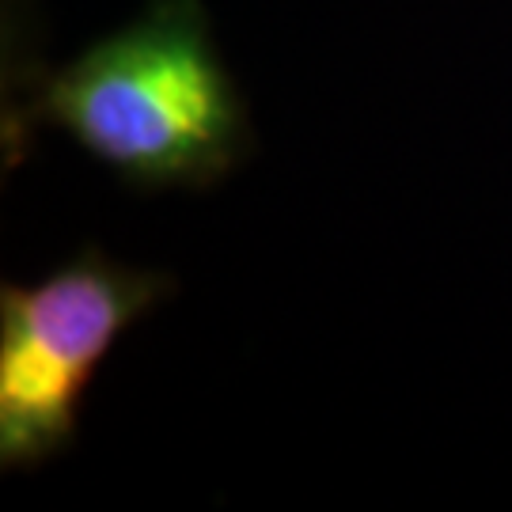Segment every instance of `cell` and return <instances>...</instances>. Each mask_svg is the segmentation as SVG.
<instances>
[{"instance_id": "7a4b0ae2", "label": "cell", "mask_w": 512, "mask_h": 512, "mask_svg": "<svg viewBox=\"0 0 512 512\" xmlns=\"http://www.w3.org/2000/svg\"><path fill=\"white\" fill-rule=\"evenodd\" d=\"M175 296V277L80 247L38 281L0 285V467L35 471L80 433L99 368L129 327Z\"/></svg>"}, {"instance_id": "6da1fadb", "label": "cell", "mask_w": 512, "mask_h": 512, "mask_svg": "<svg viewBox=\"0 0 512 512\" xmlns=\"http://www.w3.org/2000/svg\"><path fill=\"white\" fill-rule=\"evenodd\" d=\"M16 129L69 137L137 194L209 190L255 148L202 0H148L118 31L35 76Z\"/></svg>"}]
</instances>
